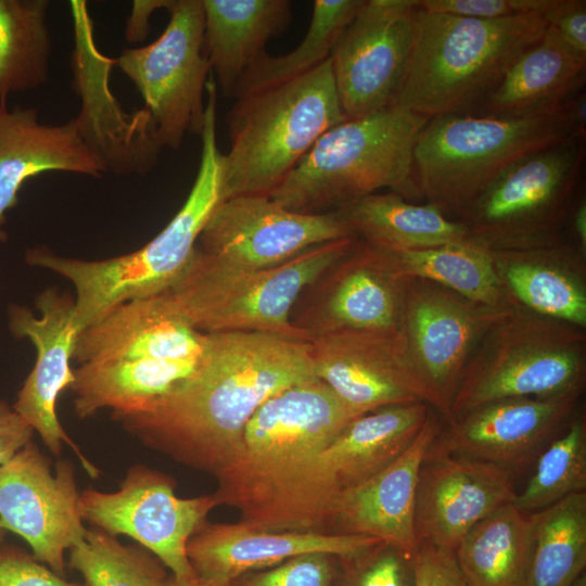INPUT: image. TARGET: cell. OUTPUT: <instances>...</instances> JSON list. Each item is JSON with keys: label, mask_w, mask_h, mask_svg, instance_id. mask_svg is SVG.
I'll list each match as a JSON object with an SVG mask.
<instances>
[{"label": "cell", "mask_w": 586, "mask_h": 586, "mask_svg": "<svg viewBox=\"0 0 586 586\" xmlns=\"http://www.w3.org/2000/svg\"><path fill=\"white\" fill-rule=\"evenodd\" d=\"M205 335L192 375L115 420L143 445L214 474L234 455L263 404L317 377L308 342L259 332Z\"/></svg>", "instance_id": "6da1fadb"}, {"label": "cell", "mask_w": 586, "mask_h": 586, "mask_svg": "<svg viewBox=\"0 0 586 586\" xmlns=\"http://www.w3.org/2000/svg\"><path fill=\"white\" fill-rule=\"evenodd\" d=\"M358 417L318 378L275 395L251 418L234 455L213 474L217 507L235 508L239 522L255 528L327 534L337 494L322 472L320 455Z\"/></svg>", "instance_id": "7a4b0ae2"}, {"label": "cell", "mask_w": 586, "mask_h": 586, "mask_svg": "<svg viewBox=\"0 0 586 586\" xmlns=\"http://www.w3.org/2000/svg\"><path fill=\"white\" fill-rule=\"evenodd\" d=\"M205 91L196 177L181 208L150 242L129 254L101 260L63 257L43 247L27 251L28 265L47 268L73 283L79 332L119 304L166 291L184 270L204 226L221 202L222 153L216 138L217 85L212 76Z\"/></svg>", "instance_id": "3957f363"}, {"label": "cell", "mask_w": 586, "mask_h": 586, "mask_svg": "<svg viewBox=\"0 0 586 586\" xmlns=\"http://www.w3.org/2000/svg\"><path fill=\"white\" fill-rule=\"evenodd\" d=\"M546 28L540 13L482 20L419 9L393 106L429 118L472 114Z\"/></svg>", "instance_id": "277c9868"}, {"label": "cell", "mask_w": 586, "mask_h": 586, "mask_svg": "<svg viewBox=\"0 0 586 586\" xmlns=\"http://www.w3.org/2000/svg\"><path fill=\"white\" fill-rule=\"evenodd\" d=\"M428 120L398 106L346 119L316 141L269 198L309 214L336 211L382 188L422 200L413 148Z\"/></svg>", "instance_id": "5b68a950"}, {"label": "cell", "mask_w": 586, "mask_h": 586, "mask_svg": "<svg viewBox=\"0 0 586 586\" xmlns=\"http://www.w3.org/2000/svg\"><path fill=\"white\" fill-rule=\"evenodd\" d=\"M354 235L309 247L267 268L246 270L216 263L195 250L179 278L158 294L202 333L259 332L310 342L290 315L302 292L347 255Z\"/></svg>", "instance_id": "8992f818"}, {"label": "cell", "mask_w": 586, "mask_h": 586, "mask_svg": "<svg viewBox=\"0 0 586 586\" xmlns=\"http://www.w3.org/2000/svg\"><path fill=\"white\" fill-rule=\"evenodd\" d=\"M346 119L330 58L293 80L235 99L227 116L221 201L269 198L316 141Z\"/></svg>", "instance_id": "52a82bcc"}, {"label": "cell", "mask_w": 586, "mask_h": 586, "mask_svg": "<svg viewBox=\"0 0 586 586\" xmlns=\"http://www.w3.org/2000/svg\"><path fill=\"white\" fill-rule=\"evenodd\" d=\"M570 139L557 112L527 117L434 116L415 143L417 186L428 204L458 219L512 165Z\"/></svg>", "instance_id": "ba28073f"}, {"label": "cell", "mask_w": 586, "mask_h": 586, "mask_svg": "<svg viewBox=\"0 0 586 586\" xmlns=\"http://www.w3.org/2000/svg\"><path fill=\"white\" fill-rule=\"evenodd\" d=\"M585 378V329L517 304L475 347L446 422L504 398L582 396Z\"/></svg>", "instance_id": "9c48e42d"}, {"label": "cell", "mask_w": 586, "mask_h": 586, "mask_svg": "<svg viewBox=\"0 0 586 586\" xmlns=\"http://www.w3.org/2000/svg\"><path fill=\"white\" fill-rule=\"evenodd\" d=\"M585 158V140L570 139L512 165L456 220L491 252L565 239Z\"/></svg>", "instance_id": "30bf717a"}, {"label": "cell", "mask_w": 586, "mask_h": 586, "mask_svg": "<svg viewBox=\"0 0 586 586\" xmlns=\"http://www.w3.org/2000/svg\"><path fill=\"white\" fill-rule=\"evenodd\" d=\"M167 10L156 40L123 50L114 62L139 91L158 145L176 150L188 133L202 132L211 66L202 0H171Z\"/></svg>", "instance_id": "8fae6325"}, {"label": "cell", "mask_w": 586, "mask_h": 586, "mask_svg": "<svg viewBox=\"0 0 586 586\" xmlns=\"http://www.w3.org/2000/svg\"><path fill=\"white\" fill-rule=\"evenodd\" d=\"M174 479L136 464L115 492L80 493L82 521L109 535H126L157 557L177 577L195 575L187 557L190 537L217 507L213 494L180 498Z\"/></svg>", "instance_id": "7c38bea8"}, {"label": "cell", "mask_w": 586, "mask_h": 586, "mask_svg": "<svg viewBox=\"0 0 586 586\" xmlns=\"http://www.w3.org/2000/svg\"><path fill=\"white\" fill-rule=\"evenodd\" d=\"M418 0H364L330 55L347 119L390 106L400 87L415 40Z\"/></svg>", "instance_id": "4fadbf2b"}, {"label": "cell", "mask_w": 586, "mask_h": 586, "mask_svg": "<svg viewBox=\"0 0 586 586\" xmlns=\"http://www.w3.org/2000/svg\"><path fill=\"white\" fill-rule=\"evenodd\" d=\"M351 235L339 211L298 213L268 196L240 195L217 205L199 237L196 249L221 265L255 270Z\"/></svg>", "instance_id": "5bb4252c"}, {"label": "cell", "mask_w": 586, "mask_h": 586, "mask_svg": "<svg viewBox=\"0 0 586 586\" xmlns=\"http://www.w3.org/2000/svg\"><path fill=\"white\" fill-rule=\"evenodd\" d=\"M514 306H486L435 282L408 279L403 332L412 364L445 421L479 342Z\"/></svg>", "instance_id": "9a60e30c"}, {"label": "cell", "mask_w": 586, "mask_h": 586, "mask_svg": "<svg viewBox=\"0 0 586 586\" xmlns=\"http://www.w3.org/2000/svg\"><path fill=\"white\" fill-rule=\"evenodd\" d=\"M50 460L31 442L0 466V527L20 535L33 557L64 576L65 550L87 534L79 510L75 470Z\"/></svg>", "instance_id": "2e32d148"}, {"label": "cell", "mask_w": 586, "mask_h": 586, "mask_svg": "<svg viewBox=\"0 0 586 586\" xmlns=\"http://www.w3.org/2000/svg\"><path fill=\"white\" fill-rule=\"evenodd\" d=\"M309 351L315 375L358 416L416 402L437 410L404 332H329L314 336Z\"/></svg>", "instance_id": "e0dca14e"}, {"label": "cell", "mask_w": 586, "mask_h": 586, "mask_svg": "<svg viewBox=\"0 0 586 586\" xmlns=\"http://www.w3.org/2000/svg\"><path fill=\"white\" fill-rule=\"evenodd\" d=\"M40 315L21 305L9 309V328L13 336L27 337L36 347V361L17 393L13 409L37 432L55 456L66 443L91 477L99 470L84 456L62 428L56 413L58 398L75 381L71 360L79 328L75 300L68 293L47 289L35 301Z\"/></svg>", "instance_id": "ac0fdd59"}, {"label": "cell", "mask_w": 586, "mask_h": 586, "mask_svg": "<svg viewBox=\"0 0 586 586\" xmlns=\"http://www.w3.org/2000/svg\"><path fill=\"white\" fill-rule=\"evenodd\" d=\"M579 398L513 397L484 404L444 421L428 451L491 462L514 473L565 429Z\"/></svg>", "instance_id": "d6986e66"}, {"label": "cell", "mask_w": 586, "mask_h": 586, "mask_svg": "<svg viewBox=\"0 0 586 586\" xmlns=\"http://www.w3.org/2000/svg\"><path fill=\"white\" fill-rule=\"evenodd\" d=\"M517 496L513 473L497 464L426 450L415 502L418 545L454 552L482 519Z\"/></svg>", "instance_id": "ffe728a7"}, {"label": "cell", "mask_w": 586, "mask_h": 586, "mask_svg": "<svg viewBox=\"0 0 586 586\" xmlns=\"http://www.w3.org/2000/svg\"><path fill=\"white\" fill-rule=\"evenodd\" d=\"M320 293L300 329L313 337L335 331L403 332L408 279L384 251L358 239L321 277Z\"/></svg>", "instance_id": "44dd1931"}, {"label": "cell", "mask_w": 586, "mask_h": 586, "mask_svg": "<svg viewBox=\"0 0 586 586\" xmlns=\"http://www.w3.org/2000/svg\"><path fill=\"white\" fill-rule=\"evenodd\" d=\"M444 421L433 408L417 437L397 459L359 485L341 491L332 505L327 534L372 537L415 552L419 471Z\"/></svg>", "instance_id": "7402d4cb"}, {"label": "cell", "mask_w": 586, "mask_h": 586, "mask_svg": "<svg viewBox=\"0 0 586 586\" xmlns=\"http://www.w3.org/2000/svg\"><path fill=\"white\" fill-rule=\"evenodd\" d=\"M47 171L101 178L105 165L85 139L79 122L41 123L36 107H8L0 100V242L7 213L18 203L24 182Z\"/></svg>", "instance_id": "603a6c76"}, {"label": "cell", "mask_w": 586, "mask_h": 586, "mask_svg": "<svg viewBox=\"0 0 586 586\" xmlns=\"http://www.w3.org/2000/svg\"><path fill=\"white\" fill-rule=\"evenodd\" d=\"M381 540L360 535L317 532H273L237 523H203L187 544L196 575L230 583L238 576L277 565L291 558L326 552L357 553Z\"/></svg>", "instance_id": "cb8c5ba5"}, {"label": "cell", "mask_w": 586, "mask_h": 586, "mask_svg": "<svg viewBox=\"0 0 586 586\" xmlns=\"http://www.w3.org/2000/svg\"><path fill=\"white\" fill-rule=\"evenodd\" d=\"M205 333L175 314L160 295L119 304L84 328L73 360L187 359L202 354Z\"/></svg>", "instance_id": "d4e9b609"}, {"label": "cell", "mask_w": 586, "mask_h": 586, "mask_svg": "<svg viewBox=\"0 0 586 586\" xmlns=\"http://www.w3.org/2000/svg\"><path fill=\"white\" fill-rule=\"evenodd\" d=\"M492 253L505 290L519 305L586 329V253L575 241Z\"/></svg>", "instance_id": "484cf974"}, {"label": "cell", "mask_w": 586, "mask_h": 586, "mask_svg": "<svg viewBox=\"0 0 586 586\" xmlns=\"http://www.w3.org/2000/svg\"><path fill=\"white\" fill-rule=\"evenodd\" d=\"M204 51L221 92L235 99L240 86L266 53L268 40L292 21L288 0H202Z\"/></svg>", "instance_id": "4316f807"}, {"label": "cell", "mask_w": 586, "mask_h": 586, "mask_svg": "<svg viewBox=\"0 0 586 586\" xmlns=\"http://www.w3.org/2000/svg\"><path fill=\"white\" fill-rule=\"evenodd\" d=\"M433 409L426 403L387 406L351 421L321 451L322 472L339 494L372 477L417 437Z\"/></svg>", "instance_id": "83f0119b"}, {"label": "cell", "mask_w": 586, "mask_h": 586, "mask_svg": "<svg viewBox=\"0 0 586 586\" xmlns=\"http://www.w3.org/2000/svg\"><path fill=\"white\" fill-rule=\"evenodd\" d=\"M586 58L570 50L548 27L524 51L472 113L502 117L555 114L585 82Z\"/></svg>", "instance_id": "f1b7e54d"}, {"label": "cell", "mask_w": 586, "mask_h": 586, "mask_svg": "<svg viewBox=\"0 0 586 586\" xmlns=\"http://www.w3.org/2000/svg\"><path fill=\"white\" fill-rule=\"evenodd\" d=\"M200 356L187 359L103 360L80 365L69 387L77 417L111 409L114 419L145 408L196 370Z\"/></svg>", "instance_id": "f546056e"}, {"label": "cell", "mask_w": 586, "mask_h": 586, "mask_svg": "<svg viewBox=\"0 0 586 586\" xmlns=\"http://www.w3.org/2000/svg\"><path fill=\"white\" fill-rule=\"evenodd\" d=\"M336 211L353 235L388 252L475 243L460 221L391 191L362 196Z\"/></svg>", "instance_id": "4dcf8cb0"}, {"label": "cell", "mask_w": 586, "mask_h": 586, "mask_svg": "<svg viewBox=\"0 0 586 586\" xmlns=\"http://www.w3.org/2000/svg\"><path fill=\"white\" fill-rule=\"evenodd\" d=\"M533 545L532 513L510 502L477 522L459 542L455 558L467 586H525Z\"/></svg>", "instance_id": "1f68e13d"}, {"label": "cell", "mask_w": 586, "mask_h": 586, "mask_svg": "<svg viewBox=\"0 0 586 586\" xmlns=\"http://www.w3.org/2000/svg\"><path fill=\"white\" fill-rule=\"evenodd\" d=\"M384 252L400 278L432 281L491 307L507 308L518 304L496 272L493 253L476 243Z\"/></svg>", "instance_id": "d6a6232c"}, {"label": "cell", "mask_w": 586, "mask_h": 586, "mask_svg": "<svg viewBox=\"0 0 586 586\" xmlns=\"http://www.w3.org/2000/svg\"><path fill=\"white\" fill-rule=\"evenodd\" d=\"M532 515L534 545L525 586H572L586 568V491Z\"/></svg>", "instance_id": "836d02e7"}, {"label": "cell", "mask_w": 586, "mask_h": 586, "mask_svg": "<svg viewBox=\"0 0 586 586\" xmlns=\"http://www.w3.org/2000/svg\"><path fill=\"white\" fill-rule=\"evenodd\" d=\"M47 0H0V100L37 89L52 50Z\"/></svg>", "instance_id": "e575fe53"}, {"label": "cell", "mask_w": 586, "mask_h": 586, "mask_svg": "<svg viewBox=\"0 0 586 586\" xmlns=\"http://www.w3.org/2000/svg\"><path fill=\"white\" fill-rule=\"evenodd\" d=\"M364 0H315L304 39L283 55L265 53L244 77L235 99L303 76L326 62Z\"/></svg>", "instance_id": "d590c367"}, {"label": "cell", "mask_w": 586, "mask_h": 586, "mask_svg": "<svg viewBox=\"0 0 586 586\" xmlns=\"http://www.w3.org/2000/svg\"><path fill=\"white\" fill-rule=\"evenodd\" d=\"M534 473L513 505L525 513L586 491V420L576 409L565 429L536 459Z\"/></svg>", "instance_id": "8d00e7d4"}, {"label": "cell", "mask_w": 586, "mask_h": 586, "mask_svg": "<svg viewBox=\"0 0 586 586\" xmlns=\"http://www.w3.org/2000/svg\"><path fill=\"white\" fill-rule=\"evenodd\" d=\"M68 565L86 586H157L169 574L142 546H125L101 530H87L85 539L69 549Z\"/></svg>", "instance_id": "74e56055"}, {"label": "cell", "mask_w": 586, "mask_h": 586, "mask_svg": "<svg viewBox=\"0 0 586 586\" xmlns=\"http://www.w3.org/2000/svg\"><path fill=\"white\" fill-rule=\"evenodd\" d=\"M415 552L383 542L339 558L336 586H415Z\"/></svg>", "instance_id": "f35d334b"}, {"label": "cell", "mask_w": 586, "mask_h": 586, "mask_svg": "<svg viewBox=\"0 0 586 586\" xmlns=\"http://www.w3.org/2000/svg\"><path fill=\"white\" fill-rule=\"evenodd\" d=\"M339 556L314 552L244 573L231 586H336Z\"/></svg>", "instance_id": "ab89813d"}, {"label": "cell", "mask_w": 586, "mask_h": 586, "mask_svg": "<svg viewBox=\"0 0 586 586\" xmlns=\"http://www.w3.org/2000/svg\"><path fill=\"white\" fill-rule=\"evenodd\" d=\"M550 2L551 0H418V8L432 13L497 20L527 13L543 15Z\"/></svg>", "instance_id": "60d3db41"}, {"label": "cell", "mask_w": 586, "mask_h": 586, "mask_svg": "<svg viewBox=\"0 0 586 586\" xmlns=\"http://www.w3.org/2000/svg\"><path fill=\"white\" fill-rule=\"evenodd\" d=\"M0 586H86L64 579L33 555L15 547L0 548Z\"/></svg>", "instance_id": "b9f144b4"}, {"label": "cell", "mask_w": 586, "mask_h": 586, "mask_svg": "<svg viewBox=\"0 0 586 586\" xmlns=\"http://www.w3.org/2000/svg\"><path fill=\"white\" fill-rule=\"evenodd\" d=\"M543 16L547 27L574 53L586 58V1L551 0Z\"/></svg>", "instance_id": "7bdbcfd3"}, {"label": "cell", "mask_w": 586, "mask_h": 586, "mask_svg": "<svg viewBox=\"0 0 586 586\" xmlns=\"http://www.w3.org/2000/svg\"><path fill=\"white\" fill-rule=\"evenodd\" d=\"M413 557L415 586H467L454 552L420 544Z\"/></svg>", "instance_id": "ee69618b"}, {"label": "cell", "mask_w": 586, "mask_h": 586, "mask_svg": "<svg viewBox=\"0 0 586 586\" xmlns=\"http://www.w3.org/2000/svg\"><path fill=\"white\" fill-rule=\"evenodd\" d=\"M34 430L5 400H0V466L31 442Z\"/></svg>", "instance_id": "f6af8a7d"}, {"label": "cell", "mask_w": 586, "mask_h": 586, "mask_svg": "<svg viewBox=\"0 0 586 586\" xmlns=\"http://www.w3.org/2000/svg\"><path fill=\"white\" fill-rule=\"evenodd\" d=\"M171 0H136L132 1L127 20L125 38L129 43H138L146 38L150 31V18L156 10L166 9Z\"/></svg>", "instance_id": "bcb514c9"}, {"label": "cell", "mask_w": 586, "mask_h": 586, "mask_svg": "<svg viewBox=\"0 0 586 586\" xmlns=\"http://www.w3.org/2000/svg\"><path fill=\"white\" fill-rule=\"evenodd\" d=\"M570 136L575 140H585L586 135V95L577 92L568 99L558 110Z\"/></svg>", "instance_id": "7dc6e473"}, {"label": "cell", "mask_w": 586, "mask_h": 586, "mask_svg": "<svg viewBox=\"0 0 586 586\" xmlns=\"http://www.w3.org/2000/svg\"><path fill=\"white\" fill-rule=\"evenodd\" d=\"M569 220H571L574 241L586 253V203L584 200L574 204Z\"/></svg>", "instance_id": "c3c4849f"}, {"label": "cell", "mask_w": 586, "mask_h": 586, "mask_svg": "<svg viewBox=\"0 0 586 586\" xmlns=\"http://www.w3.org/2000/svg\"><path fill=\"white\" fill-rule=\"evenodd\" d=\"M157 586H231V584L196 574L190 577H177L169 573Z\"/></svg>", "instance_id": "681fc988"}, {"label": "cell", "mask_w": 586, "mask_h": 586, "mask_svg": "<svg viewBox=\"0 0 586 586\" xmlns=\"http://www.w3.org/2000/svg\"><path fill=\"white\" fill-rule=\"evenodd\" d=\"M572 586H586V574L578 577Z\"/></svg>", "instance_id": "f907efd6"}, {"label": "cell", "mask_w": 586, "mask_h": 586, "mask_svg": "<svg viewBox=\"0 0 586 586\" xmlns=\"http://www.w3.org/2000/svg\"><path fill=\"white\" fill-rule=\"evenodd\" d=\"M5 531L0 527V544L2 543Z\"/></svg>", "instance_id": "816d5d0a"}]
</instances>
